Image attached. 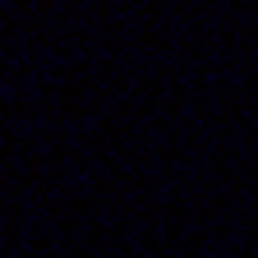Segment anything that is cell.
I'll return each mask as SVG.
<instances>
[{
  "label": "cell",
  "mask_w": 258,
  "mask_h": 258,
  "mask_svg": "<svg viewBox=\"0 0 258 258\" xmlns=\"http://www.w3.org/2000/svg\"><path fill=\"white\" fill-rule=\"evenodd\" d=\"M0 97H5V88H0Z\"/></svg>",
  "instance_id": "cell-1"
}]
</instances>
